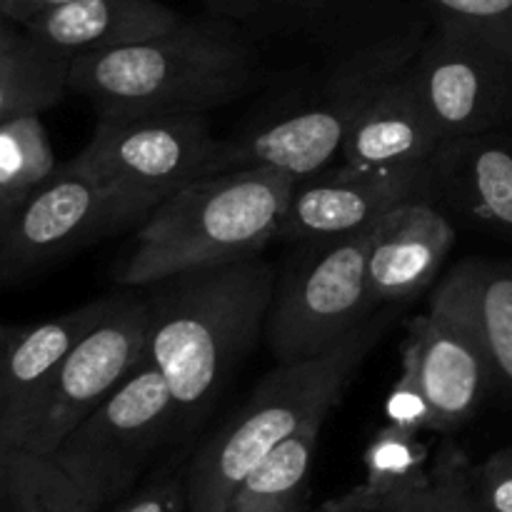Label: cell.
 <instances>
[{"label":"cell","instance_id":"484cf974","mask_svg":"<svg viewBox=\"0 0 512 512\" xmlns=\"http://www.w3.org/2000/svg\"><path fill=\"white\" fill-rule=\"evenodd\" d=\"M435 23L468 30L512 60V0H423Z\"/></svg>","mask_w":512,"mask_h":512},{"label":"cell","instance_id":"836d02e7","mask_svg":"<svg viewBox=\"0 0 512 512\" xmlns=\"http://www.w3.org/2000/svg\"><path fill=\"white\" fill-rule=\"evenodd\" d=\"M23 200H20V198H5V195H0V233H3V228L8 225V220L13 218V213L18 210V205L23 203Z\"/></svg>","mask_w":512,"mask_h":512},{"label":"cell","instance_id":"9c48e42d","mask_svg":"<svg viewBox=\"0 0 512 512\" xmlns=\"http://www.w3.org/2000/svg\"><path fill=\"white\" fill-rule=\"evenodd\" d=\"M180 435L168 383L148 358L80 420L53 458L103 508L138 485L168 440Z\"/></svg>","mask_w":512,"mask_h":512},{"label":"cell","instance_id":"ffe728a7","mask_svg":"<svg viewBox=\"0 0 512 512\" xmlns=\"http://www.w3.org/2000/svg\"><path fill=\"white\" fill-rule=\"evenodd\" d=\"M68 65L0 15V123L53 108L68 90Z\"/></svg>","mask_w":512,"mask_h":512},{"label":"cell","instance_id":"4dcf8cb0","mask_svg":"<svg viewBox=\"0 0 512 512\" xmlns=\"http://www.w3.org/2000/svg\"><path fill=\"white\" fill-rule=\"evenodd\" d=\"M63 3H68V0H0V15L25 28L30 20L40 18L43 13Z\"/></svg>","mask_w":512,"mask_h":512},{"label":"cell","instance_id":"52a82bcc","mask_svg":"<svg viewBox=\"0 0 512 512\" xmlns=\"http://www.w3.org/2000/svg\"><path fill=\"white\" fill-rule=\"evenodd\" d=\"M148 328V300L138 293L113 295L108 313L65 353L43 385L0 420V438L15 450L53 455L65 435L143 363Z\"/></svg>","mask_w":512,"mask_h":512},{"label":"cell","instance_id":"f546056e","mask_svg":"<svg viewBox=\"0 0 512 512\" xmlns=\"http://www.w3.org/2000/svg\"><path fill=\"white\" fill-rule=\"evenodd\" d=\"M215 13H223L228 18H263V15L285 13V10L315 8L323 0H205Z\"/></svg>","mask_w":512,"mask_h":512},{"label":"cell","instance_id":"7c38bea8","mask_svg":"<svg viewBox=\"0 0 512 512\" xmlns=\"http://www.w3.org/2000/svg\"><path fill=\"white\" fill-rule=\"evenodd\" d=\"M430 163L405 170H358L340 163L295 180L280 240L313 245L375 228L395 205L428 195Z\"/></svg>","mask_w":512,"mask_h":512},{"label":"cell","instance_id":"7a4b0ae2","mask_svg":"<svg viewBox=\"0 0 512 512\" xmlns=\"http://www.w3.org/2000/svg\"><path fill=\"white\" fill-rule=\"evenodd\" d=\"M293 185V175L268 168L193 180L133 230L115 280L138 290L188 270L258 258L280 235Z\"/></svg>","mask_w":512,"mask_h":512},{"label":"cell","instance_id":"9a60e30c","mask_svg":"<svg viewBox=\"0 0 512 512\" xmlns=\"http://www.w3.org/2000/svg\"><path fill=\"white\" fill-rule=\"evenodd\" d=\"M410 63L390 75L360 110L345 135L340 163L358 170H405L428 165L438 153L443 135Z\"/></svg>","mask_w":512,"mask_h":512},{"label":"cell","instance_id":"ac0fdd59","mask_svg":"<svg viewBox=\"0 0 512 512\" xmlns=\"http://www.w3.org/2000/svg\"><path fill=\"white\" fill-rule=\"evenodd\" d=\"M430 308L448 315L483 350L493 380L512 393V268L470 258L438 280Z\"/></svg>","mask_w":512,"mask_h":512},{"label":"cell","instance_id":"d6986e66","mask_svg":"<svg viewBox=\"0 0 512 512\" xmlns=\"http://www.w3.org/2000/svg\"><path fill=\"white\" fill-rule=\"evenodd\" d=\"M110 298L30 325L0 323V420L43 385L70 348L108 313Z\"/></svg>","mask_w":512,"mask_h":512},{"label":"cell","instance_id":"603a6c76","mask_svg":"<svg viewBox=\"0 0 512 512\" xmlns=\"http://www.w3.org/2000/svg\"><path fill=\"white\" fill-rule=\"evenodd\" d=\"M10 512H100V505L65 473L53 455L13 450L8 475Z\"/></svg>","mask_w":512,"mask_h":512},{"label":"cell","instance_id":"277c9868","mask_svg":"<svg viewBox=\"0 0 512 512\" xmlns=\"http://www.w3.org/2000/svg\"><path fill=\"white\" fill-rule=\"evenodd\" d=\"M378 310L325 355L275 365L248 403L193 455L185 468L188 512H225L245 478L310 420L328 418L355 368L388 328Z\"/></svg>","mask_w":512,"mask_h":512},{"label":"cell","instance_id":"ba28073f","mask_svg":"<svg viewBox=\"0 0 512 512\" xmlns=\"http://www.w3.org/2000/svg\"><path fill=\"white\" fill-rule=\"evenodd\" d=\"M370 233L298 245L278 275L268 315L270 350L280 365L320 358L378 313L368 290Z\"/></svg>","mask_w":512,"mask_h":512},{"label":"cell","instance_id":"e0dca14e","mask_svg":"<svg viewBox=\"0 0 512 512\" xmlns=\"http://www.w3.org/2000/svg\"><path fill=\"white\" fill-rule=\"evenodd\" d=\"M183 15L160 0H68L25 25V33L60 60H78L168 33Z\"/></svg>","mask_w":512,"mask_h":512},{"label":"cell","instance_id":"83f0119b","mask_svg":"<svg viewBox=\"0 0 512 512\" xmlns=\"http://www.w3.org/2000/svg\"><path fill=\"white\" fill-rule=\"evenodd\" d=\"M115 512H188V485L185 470H170L150 480L128 503Z\"/></svg>","mask_w":512,"mask_h":512},{"label":"cell","instance_id":"8fae6325","mask_svg":"<svg viewBox=\"0 0 512 512\" xmlns=\"http://www.w3.org/2000/svg\"><path fill=\"white\" fill-rule=\"evenodd\" d=\"M108 235L113 230L100 185L73 160L58 165L0 233V283L40 273Z\"/></svg>","mask_w":512,"mask_h":512},{"label":"cell","instance_id":"8992f818","mask_svg":"<svg viewBox=\"0 0 512 512\" xmlns=\"http://www.w3.org/2000/svg\"><path fill=\"white\" fill-rule=\"evenodd\" d=\"M220 140L208 115L98 118L93 138L73 158L108 200L113 235L135 230L158 205L210 173Z\"/></svg>","mask_w":512,"mask_h":512},{"label":"cell","instance_id":"2e32d148","mask_svg":"<svg viewBox=\"0 0 512 512\" xmlns=\"http://www.w3.org/2000/svg\"><path fill=\"white\" fill-rule=\"evenodd\" d=\"M428 198L475 228L512 238V145L498 130L445 140L430 160Z\"/></svg>","mask_w":512,"mask_h":512},{"label":"cell","instance_id":"6da1fadb","mask_svg":"<svg viewBox=\"0 0 512 512\" xmlns=\"http://www.w3.org/2000/svg\"><path fill=\"white\" fill-rule=\"evenodd\" d=\"M278 273L260 258L170 275L148 290L145 358L168 383L180 433L223 395L268 323Z\"/></svg>","mask_w":512,"mask_h":512},{"label":"cell","instance_id":"cb8c5ba5","mask_svg":"<svg viewBox=\"0 0 512 512\" xmlns=\"http://www.w3.org/2000/svg\"><path fill=\"white\" fill-rule=\"evenodd\" d=\"M58 170L40 113L0 123V195L28 198Z\"/></svg>","mask_w":512,"mask_h":512},{"label":"cell","instance_id":"7402d4cb","mask_svg":"<svg viewBox=\"0 0 512 512\" xmlns=\"http://www.w3.org/2000/svg\"><path fill=\"white\" fill-rule=\"evenodd\" d=\"M365 483L350 490V498L363 508L378 512L398 495L418 488L430 478V448L420 433L385 423L363 455Z\"/></svg>","mask_w":512,"mask_h":512},{"label":"cell","instance_id":"5bb4252c","mask_svg":"<svg viewBox=\"0 0 512 512\" xmlns=\"http://www.w3.org/2000/svg\"><path fill=\"white\" fill-rule=\"evenodd\" d=\"M400 358L410 360L415 368L443 435L470 423L495 383L475 340L433 308L408 323Z\"/></svg>","mask_w":512,"mask_h":512},{"label":"cell","instance_id":"3957f363","mask_svg":"<svg viewBox=\"0 0 512 512\" xmlns=\"http://www.w3.org/2000/svg\"><path fill=\"white\" fill-rule=\"evenodd\" d=\"M255 60L220 23L185 20L140 43L70 60L68 90L98 118L208 115L248 88Z\"/></svg>","mask_w":512,"mask_h":512},{"label":"cell","instance_id":"5b68a950","mask_svg":"<svg viewBox=\"0 0 512 512\" xmlns=\"http://www.w3.org/2000/svg\"><path fill=\"white\" fill-rule=\"evenodd\" d=\"M420 43V35H393L360 48L295 105L260 120L238 138L220 140L208 175L268 168L298 180L328 168L340 158L360 110L390 75L415 58Z\"/></svg>","mask_w":512,"mask_h":512},{"label":"cell","instance_id":"d4e9b609","mask_svg":"<svg viewBox=\"0 0 512 512\" xmlns=\"http://www.w3.org/2000/svg\"><path fill=\"white\" fill-rule=\"evenodd\" d=\"M378 512H485V508L475 488L473 465L458 445L445 443L433 458L430 478Z\"/></svg>","mask_w":512,"mask_h":512},{"label":"cell","instance_id":"1f68e13d","mask_svg":"<svg viewBox=\"0 0 512 512\" xmlns=\"http://www.w3.org/2000/svg\"><path fill=\"white\" fill-rule=\"evenodd\" d=\"M15 448H10L3 438H0V512L8 505V475H10V455Z\"/></svg>","mask_w":512,"mask_h":512},{"label":"cell","instance_id":"4316f807","mask_svg":"<svg viewBox=\"0 0 512 512\" xmlns=\"http://www.w3.org/2000/svg\"><path fill=\"white\" fill-rule=\"evenodd\" d=\"M385 423L410 433H438V420L425 398L410 360L400 358V373L385 395Z\"/></svg>","mask_w":512,"mask_h":512},{"label":"cell","instance_id":"f1b7e54d","mask_svg":"<svg viewBox=\"0 0 512 512\" xmlns=\"http://www.w3.org/2000/svg\"><path fill=\"white\" fill-rule=\"evenodd\" d=\"M473 475L485 512H512V448L490 455Z\"/></svg>","mask_w":512,"mask_h":512},{"label":"cell","instance_id":"44dd1931","mask_svg":"<svg viewBox=\"0 0 512 512\" xmlns=\"http://www.w3.org/2000/svg\"><path fill=\"white\" fill-rule=\"evenodd\" d=\"M325 418H315L303 430L280 443L235 490L225 512H305L310 468Z\"/></svg>","mask_w":512,"mask_h":512},{"label":"cell","instance_id":"4fadbf2b","mask_svg":"<svg viewBox=\"0 0 512 512\" xmlns=\"http://www.w3.org/2000/svg\"><path fill=\"white\" fill-rule=\"evenodd\" d=\"M455 240L453 218L428 195L388 210L368 243V290L375 310L408 305L433 288Z\"/></svg>","mask_w":512,"mask_h":512},{"label":"cell","instance_id":"30bf717a","mask_svg":"<svg viewBox=\"0 0 512 512\" xmlns=\"http://www.w3.org/2000/svg\"><path fill=\"white\" fill-rule=\"evenodd\" d=\"M410 65L443 143L512 118V60L478 35L435 23Z\"/></svg>","mask_w":512,"mask_h":512},{"label":"cell","instance_id":"d6a6232c","mask_svg":"<svg viewBox=\"0 0 512 512\" xmlns=\"http://www.w3.org/2000/svg\"><path fill=\"white\" fill-rule=\"evenodd\" d=\"M318 512H373V510L363 508V505H360V503H355V500L350 498L348 493H345L343 498H338V500H330V503H325L323 508H320Z\"/></svg>","mask_w":512,"mask_h":512},{"label":"cell","instance_id":"e575fe53","mask_svg":"<svg viewBox=\"0 0 512 512\" xmlns=\"http://www.w3.org/2000/svg\"><path fill=\"white\" fill-rule=\"evenodd\" d=\"M3 512H10V510H8V505H5V510H3Z\"/></svg>","mask_w":512,"mask_h":512}]
</instances>
